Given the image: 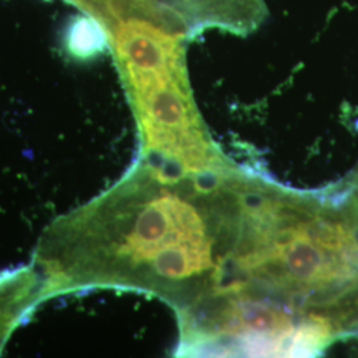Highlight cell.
I'll return each mask as SVG.
<instances>
[{
	"label": "cell",
	"instance_id": "2",
	"mask_svg": "<svg viewBox=\"0 0 358 358\" xmlns=\"http://www.w3.org/2000/svg\"><path fill=\"white\" fill-rule=\"evenodd\" d=\"M32 306L29 287L19 272L13 271L0 278V352Z\"/></svg>",
	"mask_w": 358,
	"mask_h": 358
},
{
	"label": "cell",
	"instance_id": "3",
	"mask_svg": "<svg viewBox=\"0 0 358 358\" xmlns=\"http://www.w3.org/2000/svg\"><path fill=\"white\" fill-rule=\"evenodd\" d=\"M109 36L103 24L93 16L73 17L65 34L68 52L80 60H88L108 48Z\"/></svg>",
	"mask_w": 358,
	"mask_h": 358
},
{
	"label": "cell",
	"instance_id": "1",
	"mask_svg": "<svg viewBox=\"0 0 358 358\" xmlns=\"http://www.w3.org/2000/svg\"><path fill=\"white\" fill-rule=\"evenodd\" d=\"M138 166L41 239L43 299L90 287L159 296L185 309L217 278L223 215L214 185Z\"/></svg>",
	"mask_w": 358,
	"mask_h": 358
}]
</instances>
